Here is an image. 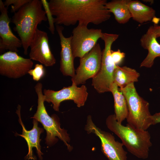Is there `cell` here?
<instances>
[{
    "mask_svg": "<svg viewBox=\"0 0 160 160\" xmlns=\"http://www.w3.org/2000/svg\"><path fill=\"white\" fill-rule=\"evenodd\" d=\"M153 125L160 123V112L156 113L152 115Z\"/></svg>",
    "mask_w": 160,
    "mask_h": 160,
    "instance_id": "484cf974",
    "label": "cell"
},
{
    "mask_svg": "<svg viewBox=\"0 0 160 160\" xmlns=\"http://www.w3.org/2000/svg\"><path fill=\"white\" fill-rule=\"evenodd\" d=\"M111 92L114 100V109L116 119L122 124L126 119L128 115V108L126 98L120 88L114 83L111 88Z\"/></svg>",
    "mask_w": 160,
    "mask_h": 160,
    "instance_id": "ffe728a7",
    "label": "cell"
},
{
    "mask_svg": "<svg viewBox=\"0 0 160 160\" xmlns=\"http://www.w3.org/2000/svg\"><path fill=\"white\" fill-rule=\"evenodd\" d=\"M152 30L157 38L160 37V25L154 24L151 26Z\"/></svg>",
    "mask_w": 160,
    "mask_h": 160,
    "instance_id": "d4e9b609",
    "label": "cell"
},
{
    "mask_svg": "<svg viewBox=\"0 0 160 160\" xmlns=\"http://www.w3.org/2000/svg\"><path fill=\"white\" fill-rule=\"evenodd\" d=\"M71 46L74 58L82 57L90 51L101 39L103 33L100 29L88 28L87 26L78 24L73 30Z\"/></svg>",
    "mask_w": 160,
    "mask_h": 160,
    "instance_id": "52a82bcc",
    "label": "cell"
},
{
    "mask_svg": "<svg viewBox=\"0 0 160 160\" xmlns=\"http://www.w3.org/2000/svg\"><path fill=\"white\" fill-rule=\"evenodd\" d=\"M41 1L48 22V28L52 34L53 35L55 34V30L54 18L50 9L49 2L46 0H41Z\"/></svg>",
    "mask_w": 160,
    "mask_h": 160,
    "instance_id": "44dd1931",
    "label": "cell"
},
{
    "mask_svg": "<svg viewBox=\"0 0 160 160\" xmlns=\"http://www.w3.org/2000/svg\"><path fill=\"white\" fill-rule=\"evenodd\" d=\"M128 5L132 18L140 24L151 21L155 17V10L140 1L129 0Z\"/></svg>",
    "mask_w": 160,
    "mask_h": 160,
    "instance_id": "e0dca14e",
    "label": "cell"
},
{
    "mask_svg": "<svg viewBox=\"0 0 160 160\" xmlns=\"http://www.w3.org/2000/svg\"><path fill=\"white\" fill-rule=\"evenodd\" d=\"M108 128L121 140L128 151L137 157L147 159L152 145L151 135L147 130L137 129L127 123L123 125L116 120L114 114L109 115L106 120Z\"/></svg>",
    "mask_w": 160,
    "mask_h": 160,
    "instance_id": "3957f363",
    "label": "cell"
},
{
    "mask_svg": "<svg viewBox=\"0 0 160 160\" xmlns=\"http://www.w3.org/2000/svg\"><path fill=\"white\" fill-rule=\"evenodd\" d=\"M43 93L44 101L51 103L53 109L57 111H59L60 103L65 100H73L79 108L83 106L88 95L85 85H82L79 87L73 82L71 86L64 87L58 91L44 89Z\"/></svg>",
    "mask_w": 160,
    "mask_h": 160,
    "instance_id": "9c48e42d",
    "label": "cell"
},
{
    "mask_svg": "<svg viewBox=\"0 0 160 160\" xmlns=\"http://www.w3.org/2000/svg\"><path fill=\"white\" fill-rule=\"evenodd\" d=\"M42 87V84L40 82L37 83L34 87L38 96V106L36 113L31 118L40 122L46 130L45 140L47 145H51L55 143L58 140L57 137L64 142L68 150L71 151L72 147L69 144L70 138L67 131L61 128L58 116L55 114L50 116L46 110Z\"/></svg>",
    "mask_w": 160,
    "mask_h": 160,
    "instance_id": "277c9868",
    "label": "cell"
},
{
    "mask_svg": "<svg viewBox=\"0 0 160 160\" xmlns=\"http://www.w3.org/2000/svg\"><path fill=\"white\" fill-rule=\"evenodd\" d=\"M29 47V58L37 61L46 67L53 66L56 60L49 47V38L46 32L36 29Z\"/></svg>",
    "mask_w": 160,
    "mask_h": 160,
    "instance_id": "7c38bea8",
    "label": "cell"
},
{
    "mask_svg": "<svg viewBox=\"0 0 160 160\" xmlns=\"http://www.w3.org/2000/svg\"><path fill=\"white\" fill-rule=\"evenodd\" d=\"M111 56L112 60L116 65H119L123 60L125 57V54L119 49L117 51H111Z\"/></svg>",
    "mask_w": 160,
    "mask_h": 160,
    "instance_id": "cb8c5ba5",
    "label": "cell"
},
{
    "mask_svg": "<svg viewBox=\"0 0 160 160\" xmlns=\"http://www.w3.org/2000/svg\"><path fill=\"white\" fill-rule=\"evenodd\" d=\"M120 89L127 103L128 115L126 119L127 123L137 129L147 130L153 125L149 103L139 95L134 83Z\"/></svg>",
    "mask_w": 160,
    "mask_h": 160,
    "instance_id": "5b68a950",
    "label": "cell"
},
{
    "mask_svg": "<svg viewBox=\"0 0 160 160\" xmlns=\"http://www.w3.org/2000/svg\"><path fill=\"white\" fill-rule=\"evenodd\" d=\"M28 73L32 76L34 81H39L44 76L45 70L42 64H36L34 68L30 70Z\"/></svg>",
    "mask_w": 160,
    "mask_h": 160,
    "instance_id": "7402d4cb",
    "label": "cell"
},
{
    "mask_svg": "<svg viewBox=\"0 0 160 160\" xmlns=\"http://www.w3.org/2000/svg\"><path fill=\"white\" fill-rule=\"evenodd\" d=\"M41 0H31L14 13L12 19L21 41L25 55L28 50L37 26L47 20L45 12L42 9Z\"/></svg>",
    "mask_w": 160,
    "mask_h": 160,
    "instance_id": "7a4b0ae2",
    "label": "cell"
},
{
    "mask_svg": "<svg viewBox=\"0 0 160 160\" xmlns=\"http://www.w3.org/2000/svg\"><path fill=\"white\" fill-rule=\"evenodd\" d=\"M144 1L146 2H149L151 4H152L154 2V1L153 0H143Z\"/></svg>",
    "mask_w": 160,
    "mask_h": 160,
    "instance_id": "4316f807",
    "label": "cell"
},
{
    "mask_svg": "<svg viewBox=\"0 0 160 160\" xmlns=\"http://www.w3.org/2000/svg\"><path fill=\"white\" fill-rule=\"evenodd\" d=\"M20 109V105H18L16 113L18 116V121L22 127L23 129L22 134L17 135L24 138L27 143L28 151L25 158L28 160H35L32 151V148L35 147L36 148L37 153L39 159L42 160L43 158L42 156L43 153L41 150V146L40 144L41 140L40 139V136L41 134L44 132V129L38 127V121L33 119V126L32 129L30 130H27L22 121Z\"/></svg>",
    "mask_w": 160,
    "mask_h": 160,
    "instance_id": "9a60e30c",
    "label": "cell"
},
{
    "mask_svg": "<svg viewBox=\"0 0 160 160\" xmlns=\"http://www.w3.org/2000/svg\"><path fill=\"white\" fill-rule=\"evenodd\" d=\"M85 129L88 133H94L99 138L101 151L109 160H127V153L123 148V144L116 141L111 134L97 127L90 115L87 117Z\"/></svg>",
    "mask_w": 160,
    "mask_h": 160,
    "instance_id": "ba28073f",
    "label": "cell"
},
{
    "mask_svg": "<svg viewBox=\"0 0 160 160\" xmlns=\"http://www.w3.org/2000/svg\"><path fill=\"white\" fill-rule=\"evenodd\" d=\"M119 35L103 33L101 39L104 42L102 50L101 67L97 74L92 78V85L97 92H110L113 84V74L116 65L111 56V47L118 38Z\"/></svg>",
    "mask_w": 160,
    "mask_h": 160,
    "instance_id": "8992f818",
    "label": "cell"
},
{
    "mask_svg": "<svg viewBox=\"0 0 160 160\" xmlns=\"http://www.w3.org/2000/svg\"><path fill=\"white\" fill-rule=\"evenodd\" d=\"M106 0H50L49 5L56 25H97L110 19Z\"/></svg>",
    "mask_w": 160,
    "mask_h": 160,
    "instance_id": "6da1fadb",
    "label": "cell"
},
{
    "mask_svg": "<svg viewBox=\"0 0 160 160\" xmlns=\"http://www.w3.org/2000/svg\"><path fill=\"white\" fill-rule=\"evenodd\" d=\"M59 36L61 46L60 70L63 75L73 77L75 73L74 66V58L71 46V36L65 37L63 33L64 28L62 25H56Z\"/></svg>",
    "mask_w": 160,
    "mask_h": 160,
    "instance_id": "5bb4252c",
    "label": "cell"
},
{
    "mask_svg": "<svg viewBox=\"0 0 160 160\" xmlns=\"http://www.w3.org/2000/svg\"><path fill=\"white\" fill-rule=\"evenodd\" d=\"M151 26L141 37L140 40V45L144 49L147 50L148 52L145 58L140 63V67H152L156 58L160 57V44Z\"/></svg>",
    "mask_w": 160,
    "mask_h": 160,
    "instance_id": "2e32d148",
    "label": "cell"
},
{
    "mask_svg": "<svg viewBox=\"0 0 160 160\" xmlns=\"http://www.w3.org/2000/svg\"><path fill=\"white\" fill-rule=\"evenodd\" d=\"M140 74L135 69L127 66L116 65L113 74V82L120 88L137 82Z\"/></svg>",
    "mask_w": 160,
    "mask_h": 160,
    "instance_id": "ac0fdd59",
    "label": "cell"
},
{
    "mask_svg": "<svg viewBox=\"0 0 160 160\" xmlns=\"http://www.w3.org/2000/svg\"><path fill=\"white\" fill-rule=\"evenodd\" d=\"M102 51L100 44L97 43L89 52L80 58L79 65L75 70L72 82L76 85H84L87 80L92 78L100 70Z\"/></svg>",
    "mask_w": 160,
    "mask_h": 160,
    "instance_id": "30bf717a",
    "label": "cell"
},
{
    "mask_svg": "<svg viewBox=\"0 0 160 160\" xmlns=\"http://www.w3.org/2000/svg\"><path fill=\"white\" fill-rule=\"evenodd\" d=\"M128 1L129 0H113L107 2L105 4L108 11L113 14L115 20L119 24H125L132 18Z\"/></svg>",
    "mask_w": 160,
    "mask_h": 160,
    "instance_id": "d6986e66",
    "label": "cell"
},
{
    "mask_svg": "<svg viewBox=\"0 0 160 160\" xmlns=\"http://www.w3.org/2000/svg\"><path fill=\"white\" fill-rule=\"evenodd\" d=\"M31 0H6L3 2L5 7H8L12 5L11 12L15 13L18 11L20 8Z\"/></svg>",
    "mask_w": 160,
    "mask_h": 160,
    "instance_id": "603a6c76",
    "label": "cell"
},
{
    "mask_svg": "<svg viewBox=\"0 0 160 160\" xmlns=\"http://www.w3.org/2000/svg\"><path fill=\"white\" fill-rule=\"evenodd\" d=\"M33 65L30 58H24L16 52L9 51L0 56V74L9 78L18 79L28 73Z\"/></svg>",
    "mask_w": 160,
    "mask_h": 160,
    "instance_id": "8fae6325",
    "label": "cell"
},
{
    "mask_svg": "<svg viewBox=\"0 0 160 160\" xmlns=\"http://www.w3.org/2000/svg\"><path fill=\"white\" fill-rule=\"evenodd\" d=\"M8 7H5L0 0V52L6 50L17 52L18 49L22 47L20 39L12 33L9 26L10 20L8 14Z\"/></svg>",
    "mask_w": 160,
    "mask_h": 160,
    "instance_id": "4fadbf2b",
    "label": "cell"
}]
</instances>
